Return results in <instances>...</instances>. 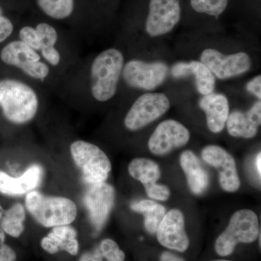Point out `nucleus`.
Masks as SVG:
<instances>
[{"label": "nucleus", "instance_id": "f257e3e1", "mask_svg": "<svg viewBox=\"0 0 261 261\" xmlns=\"http://www.w3.org/2000/svg\"><path fill=\"white\" fill-rule=\"evenodd\" d=\"M125 60L124 53L116 47L82 56L60 77L54 96L82 113L108 104L119 92Z\"/></svg>", "mask_w": 261, "mask_h": 261}, {"label": "nucleus", "instance_id": "f03ea898", "mask_svg": "<svg viewBox=\"0 0 261 261\" xmlns=\"http://www.w3.org/2000/svg\"><path fill=\"white\" fill-rule=\"evenodd\" d=\"M15 38L39 53L60 77L83 56L80 38L48 19L24 23L18 27Z\"/></svg>", "mask_w": 261, "mask_h": 261}, {"label": "nucleus", "instance_id": "7ed1b4c3", "mask_svg": "<svg viewBox=\"0 0 261 261\" xmlns=\"http://www.w3.org/2000/svg\"><path fill=\"white\" fill-rule=\"evenodd\" d=\"M51 94L27 81L4 75L0 77V113L7 123L27 129L44 118Z\"/></svg>", "mask_w": 261, "mask_h": 261}, {"label": "nucleus", "instance_id": "20e7f679", "mask_svg": "<svg viewBox=\"0 0 261 261\" xmlns=\"http://www.w3.org/2000/svg\"><path fill=\"white\" fill-rule=\"evenodd\" d=\"M0 65L5 68V75L27 81L55 95L59 75L39 53L20 39L14 37L0 45Z\"/></svg>", "mask_w": 261, "mask_h": 261}, {"label": "nucleus", "instance_id": "39448f33", "mask_svg": "<svg viewBox=\"0 0 261 261\" xmlns=\"http://www.w3.org/2000/svg\"><path fill=\"white\" fill-rule=\"evenodd\" d=\"M25 207L38 224L46 228L71 224L78 214L74 201L32 190L25 195Z\"/></svg>", "mask_w": 261, "mask_h": 261}, {"label": "nucleus", "instance_id": "423d86ee", "mask_svg": "<svg viewBox=\"0 0 261 261\" xmlns=\"http://www.w3.org/2000/svg\"><path fill=\"white\" fill-rule=\"evenodd\" d=\"M68 152L88 185L106 181L112 170L107 154L99 146L80 138H70Z\"/></svg>", "mask_w": 261, "mask_h": 261}, {"label": "nucleus", "instance_id": "0eeeda50", "mask_svg": "<svg viewBox=\"0 0 261 261\" xmlns=\"http://www.w3.org/2000/svg\"><path fill=\"white\" fill-rule=\"evenodd\" d=\"M260 233L256 214L250 209H242L232 215L227 227L216 239L215 250L220 256H228L238 244L254 243Z\"/></svg>", "mask_w": 261, "mask_h": 261}, {"label": "nucleus", "instance_id": "6e6552de", "mask_svg": "<svg viewBox=\"0 0 261 261\" xmlns=\"http://www.w3.org/2000/svg\"><path fill=\"white\" fill-rule=\"evenodd\" d=\"M169 99L163 93H145L136 99L123 118V126L129 132L145 128L167 112Z\"/></svg>", "mask_w": 261, "mask_h": 261}, {"label": "nucleus", "instance_id": "1a4fd4ad", "mask_svg": "<svg viewBox=\"0 0 261 261\" xmlns=\"http://www.w3.org/2000/svg\"><path fill=\"white\" fill-rule=\"evenodd\" d=\"M168 67L163 62L147 63L139 59L125 60L121 82L133 89L151 91L159 87L167 78Z\"/></svg>", "mask_w": 261, "mask_h": 261}, {"label": "nucleus", "instance_id": "9d476101", "mask_svg": "<svg viewBox=\"0 0 261 261\" xmlns=\"http://www.w3.org/2000/svg\"><path fill=\"white\" fill-rule=\"evenodd\" d=\"M115 202V190L105 181L89 185L84 197V203L88 213L91 224L99 231L107 222Z\"/></svg>", "mask_w": 261, "mask_h": 261}, {"label": "nucleus", "instance_id": "9b49d317", "mask_svg": "<svg viewBox=\"0 0 261 261\" xmlns=\"http://www.w3.org/2000/svg\"><path fill=\"white\" fill-rule=\"evenodd\" d=\"M200 62L219 80L243 74L252 67L251 58L244 51L226 56L214 49H206L201 54Z\"/></svg>", "mask_w": 261, "mask_h": 261}, {"label": "nucleus", "instance_id": "f8f14e48", "mask_svg": "<svg viewBox=\"0 0 261 261\" xmlns=\"http://www.w3.org/2000/svg\"><path fill=\"white\" fill-rule=\"evenodd\" d=\"M190 139V132L186 126L175 120H166L154 130L147 145L154 155L163 156L185 147Z\"/></svg>", "mask_w": 261, "mask_h": 261}, {"label": "nucleus", "instance_id": "ddd939ff", "mask_svg": "<svg viewBox=\"0 0 261 261\" xmlns=\"http://www.w3.org/2000/svg\"><path fill=\"white\" fill-rule=\"evenodd\" d=\"M181 13L179 0H150L146 32L152 37L168 34L179 22Z\"/></svg>", "mask_w": 261, "mask_h": 261}, {"label": "nucleus", "instance_id": "4468645a", "mask_svg": "<svg viewBox=\"0 0 261 261\" xmlns=\"http://www.w3.org/2000/svg\"><path fill=\"white\" fill-rule=\"evenodd\" d=\"M201 157L219 171L220 185L225 192L238 191L241 182L235 160L228 151L220 146L207 145L202 149Z\"/></svg>", "mask_w": 261, "mask_h": 261}, {"label": "nucleus", "instance_id": "2eb2a0df", "mask_svg": "<svg viewBox=\"0 0 261 261\" xmlns=\"http://www.w3.org/2000/svg\"><path fill=\"white\" fill-rule=\"evenodd\" d=\"M155 233L159 243L169 250L184 252L190 246L185 216L179 209H171L165 214Z\"/></svg>", "mask_w": 261, "mask_h": 261}, {"label": "nucleus", "instance_id": "dca6fc26", "mask_svg": "<svg viewBox=\"0 0 261 261\" xmlns=\"http://www.w3.org/2000/svg\"><path fill=\"white\" fill-rule=\"evenodd\" d=\"M43 176L44 169L39 164L29 166L18 177H13L0 171V193L9 196L27 195L40 185Z\"/></svg>", "mask_w": 261, "mask_h": 261}, {"label": "nucleus", "instance_id": "f3484780", "mask_svg": "<svg viewBox=\"0 0 261 261\" xmlns=\"http://www.w3.org/2000/svg\"><path fill=\"white\" fill-rule=\"evenodd\" d=\"M261 123V102L257 101L246 113L233 111L228 115L226 127L233 137L252 139L257 135Z\"/></svg>", "mask_w": 261, "mask_h": 261}, {"label": "nucleus", "instance_id": "a211bd4d", "mask_svg": "<svg viewBox=\"0 0 261 261\" xmlns=\"http://www.w3.org/2000/svg\"><path fill=\"white\" fill-rule=\"evenodd\" d=\"M78 232L71 225L55 226L41 240V247L49 254H56L60 251L68 252L70 255H78L80 244L77 240Z\"/></svg>", "mask_w": 261, "mask_h": 261}, {"label": "nucleus", "instance_id": "6ab92c4d", "mask_svg": "<svg viewBox=\"0 0 261 261\" xmlns=\"http://www.w3.org/2000/svg\"><path fill=\"white\" fill-rule=\"evenodd\" d=\"M199 106L205 113L208 129L214 134L222 132L229 115V104L226 96L222 94H206L201 98Z\"/></svg>", "mask_w": 261, "mask_h": 261}, {"label": "nucleus", "instance_id": "aec40b11", "mask_svg": "<svg viewBox=\"0 0 261 261\" xmlns=\"http://www.w3.org/2000/svg\"><path fill=\"white\" fill-rule=\"evenodd\" d=\"M171 73L172 76L176 79L193 75L195 77L197 91L202 95L214 92L216 85L214 75L200 61L178 62L173 65Z\"/></svg>", "mask_w": 261, "mask_h": 261}, {"label": "nucleus", "instance_id": "412c9836", "mask_svg": "<svg viewBox=\"0 0 261 261\" xmlns=\"http://www.w3.org/2000/svg\"><path fill=\"white\" fill-rule=\"evenodd\" d=\"M35 5L48 20L70 23V31L75 34L74 18L78 16V0H35Z\"/></svg>", "mask_w": 261, "mask_h": 261}, {"label": "nucleus", "instance_id": "4be33fe9", "mask_svg": "<svg viewBox=\"0 0 261 261\" xmlns=\"http://www.w3.org/2000/svg\"><path fill=\"white\" fill-rule=\"evenodd\" d=\"M180 166L190 191L196 195L204 193L209 186V176L199 158L192 150L184 151L180 156Z\"/></svg>", "mask_w": 261, "mask_h": 261}, {"label": "nucleus", "instance_id": "5701e85b", "mask_svg": "<svg viewBox=\"0 0 261 261\" xmlns=\"http://www.w3.org/2000/svg\"><path fill=\"white\" fill-rule=\"evenodd\" d=\"M130 210L143 215L146 231L150 234L156 233L160 223L166 214V207L154 200L135 201L130 204Z\"/></svg>", "mask_w": 261, "mask_h": 261}, {"label": "nucleus", "instance_id": "b1692460", "mask_svg": "<svg viewBox=\"0 0 261 261\" xmlns=\"http://www.w3.org/2000/svg\"><path fill=\"white\" fill-rule=\"evenodd\" d=\"M130 176L147 187L157 183L161 176V168L155 161L145 158L132 160L128 167Z\"/></svg>", "mask_w": 261, "mask_h": 261}, {"label": "nucleus", "instance_id": "393cba45", "mask_svg": "<svg viewBox=\"0 0 261 261\" xmlns=\"http://www.w3.org/2000/svg\"><path fill=\"white\" fill-rule=\"evenodd\" d=\"M126 255L111 239H104L92 250L82 254L79 261H124Z\"/></svg>", "mask_w": 261, "mask_h": 261}, {"label": "nucleus", "instance_id": "a878e982", "mask_svg": "<svg viewBox=\"0 0 261 261\" xmlns=\"http://www.w3.org/2000/svg\"><path fill=\"white\" fill-rule=\"evenodd\" d=\"M27 209L25 205L20 202H16L9 209L5 211L3 217L0 220V227L10 237L18 238L21 236L25 229Z\"/></svg>", "mask_w": 261, "mask_h": 261}, {"label": "nucleus", "instance_id": "bb28decb", "mask_svg": "<svg viewBox=\"0 0 261 261\" xmlns=\"http://www.w3.org/2000/svg\"><path fill=\"white\" fill-rule=\"evenodd\" d=\"M228 0H190L192 9L199 13L219 16L227 7Z\"/></svg>", "mask_w": 261, "mask_h": 261}, {"label": "nucleus", "instance_id": "cd10ccee", "mask_svg": "<svg viewBox=\"0 0 261 261\" xmlns=\"http://www.w3.org/2000/svg\"><path fill=\"white\" fill-rule=\"evenodd\" d=\"M18 28L14 22L4 15L3 8L0 6V45L15 37Z\"/></svg>", "mask_w": 261, "mask_h": 261}, {"label": "nucleus", "instance_id": "c85d7f7f", "mask_svg": "<svg viewBox=\"0 0 261 261\" xmlns=\"http://www.w3.org/2000/svg\"><path fill=\"white\" fill-rule=\"evenodd\" d=\"M147 195L152 200L166 201L171 196V191L167 186L161 184H154L150 186L145 187Z\"/></svg>", "mask_w": 261, "mask_h": 261}, {"label": "nucleus", "instance_id": "c756f323", "mask_svg": "<svg viewBox=\"0 0 261 261\" xmlns=\"http://www.w3.org/2000/svg\"><path fill=\"white\" fill-rule=\"evenodd\" d=\"M246 89L250 93L254 94L255 97L261 99V76L257 75L250 80L246 85Z\"/></svg>", "mask_w": 261, "mask_h": 261}, {"label": "nucleus", "instance_id": "7c9ffc66", "mask_svg": "<svg viewBox=\"0 0 261 261\" xmlns=\"http://www.w3.org/2000/svg\"><path fill=\"white\" fill-rule=\"evenodd\" d=\"M17 255L15 250L6 244L0 246V261H16Z\"/></svg>", "mask_w": 261, "mask_h": 261}, {"label": "nucleus", "instance_id": "2f4dec72", "mask_svg": "<svg viewBox=\"0 0 261 261\" xmlns=\"http://www.w3.org/2000/svg\"><path fill=\"white\" fill-rule=\"evenodd\" d=\"M160 261H185L173 252L165 251L160 256Z\"/></svg>", "mask_w": 261, "mask_h": 261}, {"label": "nucleus", "instance_id": "473e14b6", "mask_svg": "<svg viewBox=\"0 0 261 261\" xmlns=\"http://www.w3.org/2000/svg\"><path fill=\"white\" fill-rule=\"evenodd\" d=\"M255 165H256V169L257 172L259 174V177L260 178V173H261V156L260 152H259L258 154L257 155L256 158V163H255Z\"/></svg>", "mask_w": 261, "mask_h": 261}, {"label": "nucleus", "instance_id": "72a5a7b5", "mask_svg": "<svg viewBox=\"0 0 261 261\" xmlns=\"http://www.w3.org/2000/svg\"><path fill=\"white\" fill-rule=\"evenodd\" d=\"M5 233L2 228L0 227V246H1L3 244L5 243Z\"/></svg>", "mask_w": 261, "mask_h": 261}, {"label": "nucleus", "instance_id": "f704fd0d", "mask_svg": "<svg viewBox=\"0 0 261 261\" xmlns=\"http://www.w3.org/2000/svg\"><path fill=\"white\" fill-rule=\"evenodd\" d=\"M4 209L2 207V205H0V220H1L2 217H3V214H4Z\"/></svg>", "mask_w": 261, "mask_h": 261}, {"label": "nucleus", "instance_id": "c9c22d12", "mask_svg": "<svg viewBox=\"0 0 261 261\" xmlns=\"http://www.w3.org/2000/svg\"><path fill=\"white\" fill-rule=\"evenodd\" d=\"M212 261H231V260H224V259H219V260H215Z\"/></svg>", "mask_w": 261, "mask_h": 261}]
</instances>
